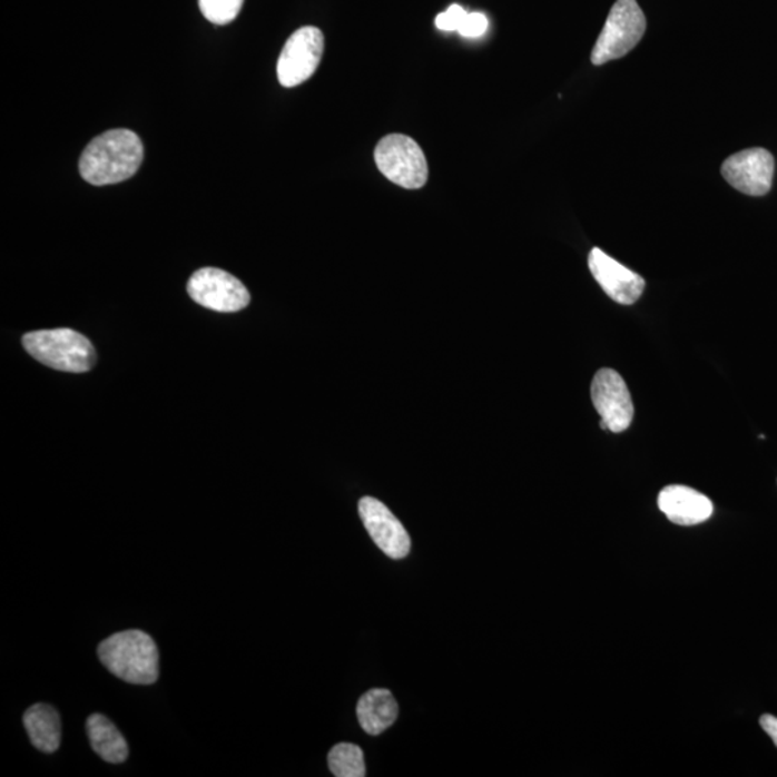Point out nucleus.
I'll list each match as a JSON object with an SVG mask.
<instances>
[{
    "label": "nucleus",
    "instance_id": "11",
    "mask_svg": "<svg viewBox=\"0 0 777 777\" xmlns=\"http://www.w3.org/2000/svg\"><path fill=\"white\" fill-rule=\"evenodd\" d=\"M589 269L604 293L622 306H632L646 289L641 275L623 267L602 249L593 248L589 254Z\"/></svg>",
    "mask_w": 777,
    "mask_h": 777
},
{
    "label": "nucleus",
    "instance_id": "12",
    "mask_svg": "<svg viewBox=\"0 0 777 777\" xmlns=\"http://www.w3.org/2000/svg\"><path fill=\"white\" fill-rule=\"evenodd\" d=\"M658 506L678 525H696L711 518L715 506L705 494L686 485H668L658 496Z\"/></svg>",
    "mask_w": 777,
    "mask_h": 777
},
{
    "label": "nucleus",
    "instance_id": "18",
    "mask_svg": "<svg viewBox=\"0 0 777 777\" xmlns=\"http://www.w3.org/2000/svg\"><path fill=\"white\" fill-rule=\"evenodd\" d=\"M466 14H469V12L460 7V4H452L447 11L437 14L435 19L436 28L441 29V31L459 32L461 23L464 22Z\"/></svg>",
    "mask_w": 777,
    "mask_h": 777
},
{
    "label": "nucleus",
    "instance_id": "9",
    "mask_svg": "<svg viewBox=\"0 0 777 777\" xmlns=\"http://www.w3.org/2000/svg\"><path fill=\"white\" fill-rule=\"evenodd\" d=\"M721 175L741 194L764 196L774 181L775 159L765 149L742 150L722 164Z\"/></svg>",
    "mask_w": 777,
    "mask_h": 777
},
{
    "label": "nucleus",
    "instance_id": "10",
    "mask_svg": "<svg viewBox=\"0 0 777 777\" xmlns=\"http://www.w3.org/2000/svg\"><path fill=\"white\" fill-rule=\"evenodd\" d=\"M358 514L383 553L395 560L406 558L411 550L410 534L382 501L365 496L358 503Z\"/></svg>",
    "mask_w": 777,
    "mask_h": 777
},
{
    "label": "nucleus",
    "instance_id": "7",
    "mask_svg": "<svg viewBox=\"0 0 777 777\" xmlns=\"http://www.w3.org/2000/svg\"><path fill=\"white\" fill-rule=\"evenodd\" d=\"M324 51L323 32L316 27L295 31L278 58L277 76L283 87H297L316 72Z\"/></svg>",
    "mask_w": 777,
    "mask_h": 777
},
{
    "label": "nucleus",
    "instance_id": "6",
    "mask_svg": "<svg viewBox=\"0 0 777 777\" xmlns=\"http://www.w3.org/2000/svg\"><path fill=\"white\" fill-rule=\"evenodd\" d=\"M188 293L199 306L219 313L240 312L250 303L247 287L219 268H201L191 275Z\"/></svg>",
    "mask_w": 777,
    "mask_h": 777
},
{
    "label": "nucleus",
    "instance_id": "14",
    "mask_svg": "<svg viewBox=\"0 0 777 777\" xmlns=\"http://www.w3.org/2000/svg\"><path fill=\"white\" fill-rule=\"evenodd\" d=\"M29 739L43 754H53L61 745L62 727L56 708L43 702L29 707L23 715Z\"/></svg>",
    "mask_w": 777,
    "mask_h": 777
},
{
    "label": "nucleus",
    "instance_id": "4",
    "mask_svg": "<svg viewBox=\"0 0 777 777\" xmlns=\"http://www.w3.org/2000/svg\"><path fill=\"white\" fill-rule=\"evenodd\" d=\"M647 29L646 14L637 0H617L592 51L593 66H603L631 52Z\"/></svg>",
    "mask_w": 777,
    "mask_h": 777
},
{
    "label": "nucleus",
    "instance_id": "8",
    "mask_svg": "<svg viewBox=\"0 0 777 777\" xmlns=\"http://www.w3.org/2000/svg\"><path fill=\"white\" fill-rule=\"evenodd\" d=\"M590 392L594 410L602 417V430L621 434L631 426L636 410L627 383L617 371L601 368L593 377Z\"/></svg>",
    "mask_w": 777,
    "mask_h": 777
},
{
    "label": "nucleus",
    "instance_id": "15",
    "mask_svg": "<svg viewBox=\"0 0 777 777\" xmlns=\"http://www.w3.org/2000/svg\"><path fill=\"white\" fill-rule=\"evenodd\" d=\"M87 735L92 749L108 764H122L129 757V745L115 722L106 716L92 715L87 720Z\"/></svg>",
    "mask_w": 777,
    "mask_h": 777
},
{
    "label": "nucleus",
    "instance_id": "3",
    "mask_svg": "<svg viewBox=\"0 0 777 777\" xmlns=\"http://www.w3.org/2000/svg\"><path fill=\"white\" fill-rule=\"evenodd\" d=\"M22 343L24 351L36 361L56 371L86 373L97 362L91 342L70 328L28 333L22 337Z\"/></svg>",
    "mask_w": 777,
    "mask_h": 777
},
{
    "label": "nucleus",
    "instance_id": "16",
    "mask_svg": "<svg viewBox=\"0 0 777 777\" xmlns=\"http://www.w3.org/2000/svg\"><path fill=\"white\" fill-rule=\"evenodd\" d=\"M328 767L337 777L366 776L365 756L361 747L352 742H341L328 754Z\"/></svg>",
    "mask_w": 777,
    "mask_h": 777
},
{
    "label": "nucleus",
    "instance_id": "19",
    "mask_svg": "<svg viewBox=\"0 0 777 777\" xmlns=\"http://www.w3.org/2000/svg\"><path fill=\"white\" fill-rule=\"evenodd\" d=\"M489 29V19L485 14L479 12H472L466 14L464 22L461 23L459 29L460 36L465 38H479L484 36Z\"/></svg>",
    "mask_w": 777,
    "mask_h": 777
},
{
    "label": "nucleus",
    "instance_id": "5",
    "mask_svg": "<svg viewBox=\"0 0 777 777\" xmlns=\"http://www.w3.org/2000/svg\"><path fill=\"white\" fill-rule=\"evenodd\" d=\"M375 161L382 175L405 189H420L427 180V161L420 145L405 135H389L377 142Z\"/></svg>",
    "mask_w": 777,
    "mask_h": 777
},
{
    "label": "nucleus",
    "instance_id": "20",
    "mask_svg": "<svg viewBox=\"0 0 777 777\" xmlns=\"http://www.w3.org/2000/svg\"><path fill=\"white\" fill-rule=\"evenodd\" d=\"M760 726L764 727V730L767 732V735L770 736V739L774 740V742L777 747V719H776V717L770 716V715L761 716Z\"/></svg>",
    "mask_w": 777,
    "mask_h": 777
},
{
    "label": "nucleus",
    "instance_id": "1",
    "mask_svg": "<svg viewBox=\"0 0 777 777\" xmlns=\"http://www.w3.org/2000/svg\"><path fill=\"white\" fill-rule=\"evenodd\" d=\"M145 157L140 137L127 129L102 132L80 159L82 179L95 186L116 185L136 175Z\"/></svg>",
    "mask_w": 777,
    "mask_h": 777
},
{
    "label": "nucleus",
    "instance_id": "2",
    "mask_svg": "<svg viewBox=\"0 0 777 777\" xmlns=\"http://www.w3.org/2000/svg\"><path fill=\"white\" fill-rule=\"evenodd\" d=\"M97 652L102 666L122 681L150 686L159 678V649L149 633L137 629L117 632Z\"/></svg>",
    "mask_w": 777,
    "mask_h": 777
},
{
    "label": "nucleus",
    "instance_id": "17",
    "mask_svg": "<svg viewBox=\"0 0 777 777\" xmlns=\"http://www.w3.org/2000/svg\"><path fill=\"white\" fill-rule=\"evenodd\" d=\"M243 4L244 0H199L201 14L215 24H228L235 21Z\"/></svg>",
    "mask_w": 777,
    "mask_h": 777
},
{
    "label": "nucleus",
    "instance_id": "13",
    "mask_svg": "<svg viewBox=\"0 0 777 777\" xmlns=\"http://www.w3.org/2000/svg\"><path fill=\"white\" fill-rule=\"evenodd\" d=\"M400 706L389 690L375 688L363 695L357 705V719L371 736L382 735L396 721Z\"/></svg>",
    "mask_w": 777,
    "mask_h": 777
}]
</instances>
